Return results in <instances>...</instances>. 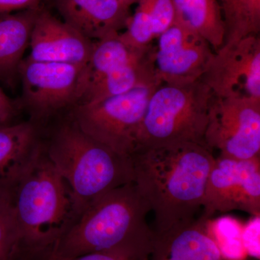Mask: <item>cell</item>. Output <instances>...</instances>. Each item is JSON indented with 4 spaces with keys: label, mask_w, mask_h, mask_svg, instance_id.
Masks as SVG:
<instances>
[{
    "label": "cell",
    "mask_w": 260,
    "mask_h": 260,
    "mask_svg": "<svg viewBox=\"0 0 260 260\" xmlns=\"http://www.w3.org/2000/svg\"><path fill=\"white\" fill-rule=\"evenodd\" d=\"M160 84L83 103L69 113L85 134L116 153L130 157L135 151L137 135L150 98Z\"/></svg>",
    "instance_id": "obj_7"
},
{
    "label": "cell",
    "mask_w": 260,
    "mask_h": 260,
    "mask_svg": "<svg viewBox=\"0 0 260 260\" xmlns=\"http://www.w3.org/2000/svg\"><path fill=\"white\" fill-rule=\"evenodd\" d=\"M41 8L0 15V80L8 85L18 76L19 67Z\"/></svg>",
    "instance_id": "obj_16"
},
{
    "label": "cell",
    "mask_w": 260,
    "mask_h": 260,
    "mask_svg": "<svg viewBox=\"0 0 260 260\" xmlns=\"http://www.w3.org/2000/svg\"><path fill=\"white\" fill-rule=\"evenodd\" d=\"M54 258H55V254L51 258L50 260H54Z\"/></svg>",
    "instance_id": "obj_29"
},
{
    "label": "cell",
    "mask_w": 260,
    "mask_h": 260,
    "mask_svg": "<svg viewBox=\"0 0 260 260\" xmlns=\"http://www.w3.org/2000/svg\"><path fill=\"white\" fill-rule=\"evenodd\" d=\"M8 189L17 235L16 260H50L79 216L68 183L42 147Z\"/></svg>",
    "instance_id": "obj_2"
},
{
    "label": "cell",
    "mask_w": 260,
    "mask_h": 260,
    "mask_svg": "<svg viewBox=\"0 0 260 260\" xmlns=\"http://www.w3.org/2000/svg\"><path fill=\"white\" fill-rule=\"evenodd\" d=\"M209 221L200 217L153 232L149 260H227Z\"/></svg>",
    "instance_id": "obj_13"
},
{
    "label": "cell",
    "mask_w": 260,
    "mask_h": 260,
    "mask_svg": "<svg viewBox=\"0 0 260 260\" xmlns=\"http://www.w3.org/2000/svg\"><path fill=\"white\" fill-rule=\"evenodd\" d=\"M135 183L155 215L153 232L194 219L203 208L215 157L204 145L179 143L132 154Z\"/></svg>",
    "instance_id": "obj_1"
},
{
    "label": "cell",
    "mask_w": 260,
    "mask_h": 260,
    "mask_svg": "<svg viewBox=\"0 0 260 260\" xmlns=\"http://www.w3.org/2000/svg\"><path fill=\"white\" fill-rule=\"evenodd\" d=\"M148 2L155 39L175 22L177 18L174 0H148Z\"/></svg>",
    "instance_id": "obj_23"
},
{
    "label": "cell",
    "mask_w": 260,
    "mask_h": 260,
    "mask_svg": "<svg viewBox=\"0 0 260 260\" xmlns=\"http://www.w3.org/2000/svg\"><path fill=\"white\" fill-rule=\"evenodd\" d=\"M154 50L155 46H150L129 62L90 85L80 104L95 102L126 93L140 87L161 83L155 74Z\"/></svg>",
    "instance_id": "obj_17"
},
{
    "label": "cell",
    "mask_w": 260,
    "mask_h": 260,
    "mask_svg": "<svg viewBox=\"0 0 260 260\" xmlns=\"http://www.w3.org/2000/svg\"><path fill=\"white\" fill-rule=\"evenodd\" d=\"M16 114V104L0 88V121L10 124Z\"/></svg>",
    "instance_id": "obj_26"
},
{
    "label": "cell",
    "mask_w": 260,
    "mask_h": 260,
    "mask_svg": "<svg viewBox=\"0 0 260 260\" xmlns=\"http://www.w3.org/2000/svg\"><path fill=\"white\" fill-rule=\"evenodd\" d=\"M176 20L199 34L214 51L223 47L225 26L217 0H174Z\"/></svg>",
    "instance_id": "obj_18"
},
{
    "label": "cell",
    "mask_w": 260,
    "mask_h": 260,
    "mask_svg": "<svg viewBox=\"0 0 260 260\" xmlns=\"http://www.w3.org/2000/svg\"><path fill=\"white\" fill-rule=\"evenodd\" d=\"M23 102L30 121L44 126L83 101L88 87V64L23 59L18 69Z\"/></svg>",
    "instance_id": "obj_6"
},
{
    "label": "cell",
    "mask_w": 260,
    "mask_h": 260,
    "mask_svg": "<svg viewBox=\"0 0 260 260\" xmlns=\"http://www.w3.org/2000/svg\"><path fill=\"white\" fill-rule=\"evenodd\" d=\"M93 41L83 37L51 12L41 8L30 34L32 61L88 64Z\"/></svg>",
    "instance_id": "obj_12"
},
{
    "label": "cell",
    "mask_w": 260,
    "mask_h": 260,
    "mask_svg": "<svg viewBox=\"0 0 260 260\" xmlns=\"http://www.w3.org/2000/svg\"><path fill=\"white\" fill-rule=\"evenodd\" d=\"M219 3L225 26L223 45L247 36L259 35L260 0H220Z\"/></svg>",
    "instance_id": "obj_20"
},
{
    "label": "cell",
    "mask_w": 260,
    "mask_h": 260,
    "mask_svg": "<svg viewBox=\"0 0 260 260\" xmlns=\"http://www.w3.org/2000/svg\"><path fill=\"white\" fill-rule=\"evenodd\" d=\"M4 124H4V123L1 122V121H0V126L4 125Z\"/></svg>",
    "instance_id": "obj_28"
},
{
    "label": "cell",
    "mask_w": 260,
    "mask_h": 260,
    "mask_svg": "<svg viewBox=\"0 0 260 260\" xmlns=\"http://www.w3.org/2000/svg\"><path fill=\"white\" fill-rule=\"evenodd\" d=\"M213 95L201 80L184 85L160 84L149 100L135 150L179 143L205 146V133Z\"/></svg>",
    "instance_id": "obj_5"
},
{
    "label": "cell",
    "mask_w": 260,
    "mask_h": 260,
    "mask_svg": "<svg viewBox=\"0 0 260 260\" xmlns=\"http://www.w3.org/2000/svg\"><path fill=\"white\" fill-rule=\"evenodd\" d=\"M150 47L144 49H134L123 40L120 32L94 41L88 63V88L106 75L140 55Z\"/></svg>",
    "instance_id": "obj_19"
},
{
    "label": "cell",
    "mask_w": 260,
    "mask_h": 260,
    "mask_svg": "<svg viewBox=\"0 0 260 260\" xmlns=\"http://www.w3.org/2000/svg\"><path fill=\"white\" fill-rule=\"evenodd\" d=\"M200 80L214 96L260 99L259 35L224 44Z\"/></svg>",
    "instance_id": "obj_10"
},
{
    "label": "cell",
    "mask_w": 260,
    "mask_h": 260,
    "mask_svg": "<svg viewBox=\"0 0 260 260\" xmlns=\"http://www.w3.org/2000/svg\"><path fill=\"white\" fill-rule=\"evenodd\" d=\"M120 35L123 40L134 49H144L153 44L155 37L148 0L138 2L135 13L131 15L126 25L125 31Z\"/></svg>",
    "instance_id": "obj_21"
},
{
    "label": "cell",
    "mask_w": 260,
    "mask_h": 260,
    "mask_svg": "<svg viewBox=\"0 0 260 260\" xmlns=\"http://www.w3.org/2000/svg\"><path fill=\"white\" fill-rule=\"evenodd\" d=\"M205 146L220 155L249 159L260 155V99L213 95Z\"/></svg>",
    "instance_id": "obj_8"
},
{
    "label": "cell",
    "mask_w": 260,
    "mask_h": 260,
    "mask_svg": "<svg viewBox=\"0 0 260 260\" xmlns=\"http://www.w3.org/2000/svg\"><path fill=\"white\" fill-rule=\"evenodd\" d=\"M17 235L9 195L0 187V260H16Z\"/></svg>",
    "instance_id": "obj_22"
},
{
    "label": "cell",
    "mask_w": 260,
    "mask_h": 260,
    "mask_svg": "<svg viewBox=\"0 0 260 260\" xmlns=\"http://www.w3.org/2000/svg\"><path fill=\"white\" fill-rule=\"evenodd\" d=\"M157 39L154 67L161 83L184 85L200 80L215 53L209 43L177 20Z\"/></svg>",
    "instance_id": "obj_11"
},
{
    "label": "cell",
    "mask_w": 260,
    "mask_h": 260,
    "mask_svg": "<svg viewBox=\"0 0 260 260\" xmlns=\"http://www.w3.org/2000/svg\"><path fill=\"white\" fill-rule=\"evenodd\" d=\"M43 129L32 121L0 126V187H9L34 161L42 147Z\"/></svg>",
    "instance_id": "obj_15"
},
{
    "label": "cell",
    "mask_w": 260,
    "mask_h": 260,
    "mask_svg": "<svg viewBox=\"0 0 260 260\" xmlns=\"http://www.w3.org/2000/svg\"><path fill=\"white\" fill-rule=\"evenodd\" d=\"M120 1L124 3V4L129 5V6L131 7L133 4H135V3H138L140 0H120Z\"/></svg>",
    "instance_id": "obj_27"
},
{
    "label": "cell",
    "mask_w": 260,
    "mask_h": 260,
    "mask_svg": "<svg viewBox=\"0 0 260 260\" xmlns=\"http://www.w3.org/2000/svg\"><path fill=\"white\" fill-rule=\"evenodd\" d=\"M42 143L48 158L69 185L79 217L103 195L134 180L131 158L85 134L69 112L47 134L43 133Z\"/></svg>",
    "instance_id": "obj_3"
},
{
    "label": "cell",
    "mask_w": 260,
    "mask_h": 260,
    "mask_svg": "<svg viewBox=\"0 0 260 260\" xmlns=\"http://www.w3.org/2000/svg\"><path fill=\"white\" fill-rule=\"evenodd\" d=\"M54 260H144L136 253L125 249H116L88 253L75 257L54 258Z\"/></svg>",
    "instance_id": "obj_24"
},
{
    "label": "cell",
    "mask_w": 260,
    "mask_h": 260,
    "mask_svg": "<svg viewBox=\"0 0 260 260\" xmlns=\"http://www.w3.org/2000/svg\"><path fill=\"white\" fill-rule=\"evenodd\" d=\"M202 218L209 220L215 214L240 210L259 217L260 156L235 159L215 158L207 181Z\"/></svg>",
    "instance_id": "obj_9"
},
{
    "label": "cell",
    "mask_w": 260,
    "mask_h": 260,
    "mask_svg": "<svg viewBox=\"0 0 260 260\" xmlns=\"http://www.w3.org/2000/svg\"><path fill=\"white\" fill-rule=\"evenodd\" d=\"M150 211L134 182L112 189L81 214L61 239L55 256L125 249L149 260L154 237L146 221Z\"/></svg>",
    "instance_id": "obj_4"
},
{
    "label": "cell",
    "mask_w": 260,
    "mask_h": 260,
    "mask_svg": "<svg viewBox=\"0 0 260 260\" xmlns=\"http://www.w3.org/2000/svg\"><path fill=\"white\" fill-rule=\"evenodd\" d=\"M44 0H0V15L39 8Z\"/></svg>",
    "instance_id": "obj_25"
},
{
    "label": "cell",
    "mask_w": 260,
    "mask_h": 260,
    "mask_svg": "<svg viewBox=\"0 0 260 260\" xmlns=\"http://www.w3.org/2000/svg\"><path fill=\"white\" fill-rule=\"evenodd\" d=\"M61 20L91 41L125 29L130 6L120 0H54Z\"/></svg>",
    "instance_id": "obj_14"
}]
</instances>
